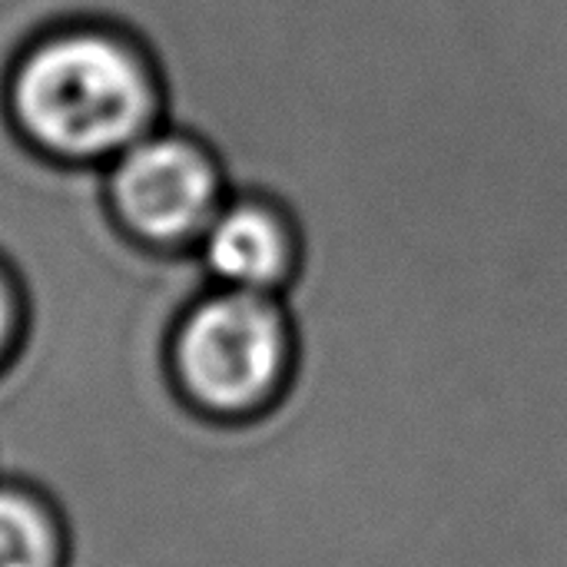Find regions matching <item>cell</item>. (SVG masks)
Returning <instances> with one entry per match:
<instances>
[{
	"instance_id": "6",
	"label": "cell",
	"mask_w": 567,
	"mask_h": 567,
	"mask_svg": "<svg viewBox=\"0 0 567 567\" xmlns=\"http://www.w3.org/2000/svg\"><path fill=\"white\" fill-rule=\"evenodd\" d=\"M37 329L33 299L23 279L0 259V379L10 375L30 349Z\"/></svg>"
},
{
	"instance_id": "2",
	"label": "cell",
	"mask_w": 567,
	"mask_h": 567,
	"mask_svg": "<svg viewBox=\"0 0 567 567\" xmlns=\"http://www.w3.org/2000/svg\"><path fill=\"white\" fill-rule=\"evenodd\" d=\"M302 329L282 296L203 286L169 312L159 372L173 402L213 429H249L299 382Z\"/></svg>"
},
{
	"instance_id": "3",
	"label": "cell",
	"mask_w": 567,
	"mask_h": 567,
	"mask_svg": "<svg viewBox=\"0 0 567 567\" xmlns=\"http://www.w3.org/2000/svg\"><path fill=\"white\" fill-rule=\"evenodd\" d=\"M106 199L116 223L143 246L193 249L229 199L216 156L173 126H156L106 166Z\"/></svg>"
},
{
	"instance_id": "1",
	"label": "cell",
	"mask_w": 567,
	"mask_h": 567,
	"mask_svg": "<svg viewBox=\"0 0 567 567\" xmlns=\"http://www.w3.org/2000/svg\"><path fill=\"white\" fill-rule=\"evenodd\" d=\"M7 110L33 150L80 166H106L163 126L159 80L143 50L93 23L33 40L7 76Z\"/></svg>"
},
{
	"instance_id": "5",
	"label": "cell",
	"mask_w": 567,
	"mask_h": 567,
	"mask_svg": "<svg viewBox=\"0 0 567 567\" xmlns=\"http://www.w3.org/2000/svg\"><path fill=\"white\" fill-rule=\"evenodd\" d=\"M70 555L60 502L27 478H0V567H70Z\"/></svg>"
},
{
	"instance_id": "4",
	"label": "cell",
	"mask_w": 567,
	"mask_h": 567,
	"mask_svg": "<svg viewBox=\"0 0 567 567\" xmlns=\"http://www.w3.org/2000/svg\"><path fill=\"white\" fill-rule=\"evenodd\" d=\"M209 286L286 296L302 246L292 219L262 196H229L193 246Z\"/></svg>"
}]
</instances>
